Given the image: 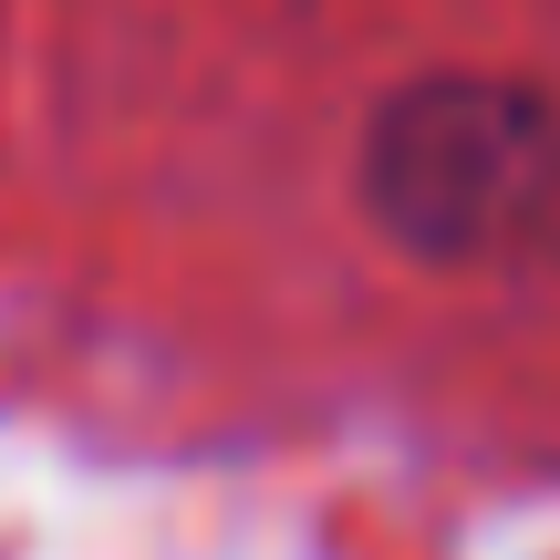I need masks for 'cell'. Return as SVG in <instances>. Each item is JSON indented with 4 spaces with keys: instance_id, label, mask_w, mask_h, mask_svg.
<instances>
[{
    "instance_id": "cell-1",
    "label": "cell",
    "mask_w": 560,
    "mask_h": 560,
    "mask_svg": "<svg viewBox=\"0 0 560 560\" xmlns=\"http://www.w3.org/2000/svg\"><path fill=\"white\" fill-rule=\"evenodd\" d=\"M374 208L436 260H550L560 125L509 83H425L374 136Z\"/></svg>"
}]
</instances>
